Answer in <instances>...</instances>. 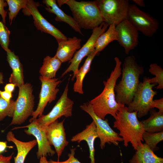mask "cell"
I'll use <instances>...</instances> for the list:
<instances>
[{
  "instance_id": "6da1fadb",
  "label": "cell",
  "mask_w": 163,
  "mask_h": 163,
  "mask_svg": "<svg viewBox=\"0 0 163 163\" xmlns=\"http://www.w3.org/2000/svg\"><path fill=\"white\" fill-rule=\"evenodd\" d=\"M115 66L107 80L104 81V88L101 93L89 101L94 113L105 120L106 116L110 114L115 119L121 104L115 100V87L117 79L122 73V62L119 58H114Z\"/></svg>"
},
{
  "instance_id": "7a4b0ae2",
  "label": "cell",
  "mask_w": 163,
  "mask_h": 163,
  "mask_svg": "<svg viewBox=\"0 0 163 163\" xmlns=\"http://www.w3.org/2000/svg\"><path fill=\"white\" fill-rule=\"evenodd\" d=\"M121 72V80L115 87V100L118 103L128 105L133 101L144 69L138 64L135 57L131 55L125 58Z\"/></svg>"
},
{
  "instance_id": "3957f363",
  "label": "cell",
  "mask_w": 163,
  "mask_h": 163,
  "mask_svg": "<svg viewBox=\"0 0 163 163\" xmlns=\"http://www.w3.org/2000/svg\"><path fill=\"white\" fill-rule=\"evenodd\" d=\"M113 127L119 131V135L122 138L125 147L130 143L136 150L142 144L145 130L143 123L138 119L136 111L129 112L127 107L122 104L117 113Z\"/></svg>"
},
{
  "instance_id": "277c9868",
  "label": "cell",
  "mask_w": 163,
  "mask_h": 163,
  "mask_svg": "<svg viewBox=\"0 0 163 163\" xmlns=\"http://www.w3.org/2000/svg\"><path fill=\"white\" fill-rule=\"evenodd\" d=\"M65 4L69 6L73 18L81 28L93 30L103 22L95 1L66 0Z\"/></svg>"
},
{
  "instance_id": "5b68a950",
  "label": "cell",
  "mask_w": 163,
  "mask_h": 163,
  "mask_svg": "<svg viewBox=\"0 0 163 163\" xmlns=\"http://www.w3.org/2000/svg\"><path fill=\"white\" fill-rule=\"evenodd\" d=\"M148 78L144 77L143 82H139L133 101L127 107L129 112L136 111L139 118L146 115L152 109L153 97L157 93L153 89L156 85L149 83Z\"/></svg>"
},
{
  "instance_id": "8992f818",
  "label": "cell",
  "mask_w": 163,
  "mask_h": 163,
  "mask_svg": "<svg viewBox=\"0 0 163 163\" xmlns=\"http://www.w3.org/2000/svg\"><path fill=\"white\" fill-rule=\"evenodd\" d=\"M103 22L109 26H116L127 19L130 5L128 0H97L95 1Z\"/></svg>"
},
{
  "instance_id": "52a82bcc",
  "label": "cell",
  "mask_w": 163,
  "mask_h": 163,
  "mask_svg": "<svg viewBox=\"0 0 163 163\" xmlns=\"http://www.w3.org/2000/svg\"><path fill=\"white\" fill-rule=\"evenodd\" d=\"M33 86L27 83L19 88L18 98L13 116L10 125H20L23 123L31 116L34 105V97L33 94Z\"/></svg>"
},
{
  "instance_id": "ba28073f",
  "label": "cell",
  "mask_w": 163,
  "mask_h": 163,
  "mask_svg": "<svg viewBox=\"0 0 163 163\" xmlns=\"http://www.w3.org/2000/svg\"><path fill=\"white\" fill-rule=\"evenodd\" d=\"M92 118L96 125L97 138L100 140V146L101 149L105 147L106 143L113 144L118 146L120 142L123 141L122 138L119 133L116 132L110 126L107 119L103 120L97 117L94 113L92 107L88 103L83 104L80 106Z\"/></svg>"
},
{
  "instance_id": "9c48e42d",
  "label": "cell",
  "mask_w": 163,
  "mask_h": 163,
  "mask_svg": "<svg viewBox=\"0 0 163 163\" xmlns=\"http://www.w3.org/2000/svg\"><path fill=\"white\" fill-rule=\"evenodd\" d=\"M127 19L138 32L149 37L153 36L159 27L156 19L141 10L135 4L130 5Z\"/></svg>"
},
{
  "instance_id": "30bf717a",
  "label": "cell",
  "mask_w": 163,
  "mask_h": 163,
  "mask_svg": "<svg viewBox=\"0 0 163 163\" xmlns=\"http://www.w3.org/2000/svg\"><path fill=\"white\" fill-rule=\"evenodd\" d=\"M68 83L63 93L51 111L47 114L42 115L36 119L37 122L42 128H45L62 116L68 117L72 115L74 102L68 96Z\"/></svg>"
},
{
  "instance_id": "8fae6325",
  "label": "cell",
  "mask_w": 163,
  "mask_h": 163,
  "mask_svg": "<svg viewBox=\"0 0 163 163\" xmlns=\"http://www.w3.org/2000/svg\"><path fill=\"white\" fill-rule=\"evenodd\" d=\"M40 5L38 2L28 0L26 8L23 10V12L25 15H32L34 26L37 29L42 32L52 36L56 39L58 43L67 39L66 37L41 15L38 8Z\"/></svg>"
},
{
  "instance_id": "7c38bea8",
  "label": "cell",
  "mask_w": 163,
  "mask_h": 163,
  "mask_svg": "<svg viewBox=\"0 0 163 163\" xmlns=\"http://www.w3.org/2000/svg\"><path fill=\"white\" fill-rule=\"evenodd\" d=\"M108 26L107 24L103 22L99 26L93 30L92 34L87 42L76 51L72 59L69 62L70 64L62 74V77L67 73L72 71L73 75L72 80H73L78 70L79 66L81 61L84 57L88 56L94 50V45L97 39L106 31Z\"/></svg>"
},
{
  "instance_id": "4fadbf2b",
  "label": "cell",
  "mask_w": 163,
  "mask_h": 163,
  "mask_svg": "<svg viewBox=\"0 0 163 163\" xmlns=\"http://www.w3.org/2000/svg\"><path fill=\"white\" fill-rule=\"evenodd\" d=\"M39 79L41 83V88L39 94V100L37 107L33 112L32 117L29 120L31 122L40 117L42 115L44 109L48 103H50L55 100L59 89L57 86L61 82L58 79H49L40 76Z\"/></svg>"
},
{
  "instance_id": "5bb4252c",
  "label": "cell",
  "mask_w": 163,
  "mask_h": 163,
  "mask_svg": "<svg viewBox=\"0 0 163 163\" xmlns=\"http://www.w3.org/2000/svg\"><path fill=\"white\" fill-rule=\"evenodd\" d=\"M116 30L117 41L124 49L125 53L129 54L138 45V31L127 19L116 25Z\"/></svg>"
},
{
  "instance_id": "9a60e30c",
  "label": "cell",
  "mask_w": 163,
  "mask_h": 163,
  "mask_svg": "<svg viewBox=\"0 0 163 163\" xmlns=\"http://www.w3.org/2000/svg\"><path fill=\"white\" fill-rule=\"evenodd\" d=\"M27 128L24 132L27 135H32L36 138L38 145L37 152V158L40 159L41 156L46 157L47 155L53 156L56 152L52 149L47 139L45 129L42 128L37 122L36 119L32 120L26 126L15 127L13 129Z\"/></svg>"
},
{
  "instance_id": "2e32d148",
  "label": "cell",
  "mask_w": 163,
  "mask_h": 163,
  "mask_svg": "<svg viewBox=\"0 0 163 163\" xmlns=\"http://www.w3.org/2000/svg\"><path fill=\"white\" fill-rule=\"evenodd\" d=\"M65 119L59 122L58 120L51 123L45 129L46 135L50 145H53L55 149L59 161L60 156L65 147L69 143L67 141L64 126Z\"/></svg>"
},
{
  "instance_id": "e0dca14e",
  "label": "cell",
  "mask_w": 163,
  "mask_h": 163,
  "mask_svg": "<svg viewBox=\"0 0 163 163\" xmlns=\"http://www.w3.org/2000/svg\"><path fill=\"white\" fill-rule=\"evenodd\" d=\"M82 40L77 37L69 38L58 43V46L55 56L62 63L70 61L77 50L81 48Z\"/></svg>"
},
{
  "instance_id": "ac0fdd59",
  "label": "cell",
  "mask_w": 163,
  "mask_h": 163,
  "mask_svg": "<svg viewBox=\"0 0 163 163\" xmlns=\"http://www.w3.org/2000/svg\"><path fill=\"white\" fill-rule=\"evenodd\" d=\"M97 138L96 125L93 120L90 124L86 126L85 129L73 136L71 140L72 142H77L79 143L83 140L86 141L89 149V158L91 159V163H95L94 142Z\"/></svg>"
},
{
  "instance_id": "d6986e66",
  "label": "cell",
  "mask_w": 163,
  "mask_h": 163,
  "mask_svg": "<svg viewBox=\"0 0 163 163\" xmlns=\"http://www.w3.org/2000/svg\"><path fill=\"white\" fill-rule=\"evenodd\" d=\"M43 3L46 7L45 9L49 12L56 15V21L63 22L68 24L76 32L83 35L81 28L73 17L65 13L57 5L55 0H44Z\"/></svg>"
},
{
  "instance_id": "ffe728a7",
  "label": "cell",
  "mask_w": 163,
  "mask_h": 163,
  "mask_svg": "<svg viewBox=\"0 0 163 163\" xmlns=\"http://www.w3.org/2000/svg\"><path fill=\"white\" fill-rule=\"evenodd\" d=\"M6 53L7 61L12 70L9 78V82L19 88L24 84L22 65L18 56L14 52L9 50Z\"/></svg>"
},
{
  "instance_id": "44dd1931",
  "label": "cell",
  "mask_w": 163,
  "mask_h": 163,
  "mask_svg": "<svg viewBox=\"0 0 163 163\" xmlns=\"http://www.w3.org/2000/svg\"><path fill=\"white\" fill-rule=\"evenodd\" d=\"M6 139L8 141L14 143L17 148V154L14 157V163H24L28 153L37 144L36 139L27 142L21 141L15 138L11 131L8 133Z\"/></svg>"
},
{
  "instance_id": "7402d4cb",
  "label": "cell",
  "mask_w": 163,
  "mask_h": 163,
  "mask_svg": "<svg viewBox=\"0 0 163 163\" xmlns=\"http://www.w3.org/2000/svg\"><path fill=\"white\" fill-rule=\"evenodd\" d=\"M129 163H163V158L155 155L145 143L139 145Z\"/></svg>"
},
{
  "instance_id": "603a6c76",
  "label": "cell",
  "mask_w": 163,
  "mask_h": 163,
  "mask_svg": "<svg viewBox=\"0 0 163 163\" xmlns=\"http://www.w3.org/2000/svg\"><path fill=\"white\" fill-rule=\"evenodd\" d=\"M150 115L147 119L141 121L145 131L156 133L163 131V113L152 109Z\"/></svg>"
},
{
  "instance_id": "cb8c5ba5",
  "label": "cell",
  "mask_w": 163,
  "mask_h": 163,
  "mask_svg": "<svg viewBox=\"0 0 163 163\" xmlns=\"http://www.w3.org/2000/svg\"><path fill=\"white\" fill-rule=\"evenodd\" d=\"M98 53L94 49L88 56L83 66L78 69L75 78L76 80L73 87L74 91L81 94H83V82L86 74L90 69L92 61Z\"/></svg>"
},
{
  "instance_id": "d4e9b609",
  "label": "cell",
  "mask_w": 163,
  "mask_h": 163,
  "mask_svg": "<svg viewBox=\"0 0 163 163\" xmlns=\"http://www.w3.org/2000/svg\"><path fill=\"white\" fill-rule=\"evenodd\" d=\"M62 63L55 56L53 57L46 56L44 59L43 65L39 71L41 76L49 79L55 78Z\"/></svg>"
},
{
  "instance_id": "484cf974",
  "label": "cell",
  "mask_w": 163,
  "mask_h": 163,
  "mask_svg": "<svg viewBox=\"0 0 163 163\" xmlns=\"http://www.w3.org/2000/svg\"><path fill=\"white\" fill-rule=\"evenodd\" d=\"M117 40L116 25L114 24H111L109 26L108 29L98 38L94 45V49L98 53L109 43Z\"/></svg>"
},
{
  "instance_id": "4316f807",
  "label": "cell",
  "mask_w": 163,
  "mask_h": 163,
  "mask_svg": "<svg viewBox=\"0 0 163 163\" xmlns=\"http://www.w3.org/2000/svg\"><path fill=\"white\" fill-rule=\"evenodd\" d=\"M28 0H6L8 6V15L10 25L11 24L14 19L20 10L25 8Z\"/></svg>"
},
{
  "instance_id": "83f0119b",
  "label": "cell",
  "mask_w": 163,
  "mask_h": 163,
  "mask_svg": "<svg viewBox=\"0 0 163 163\" xmlns=\"http://www.w3.org/2000/svg\"><path fill=\"white\" fill-rule=\"evenodd\" d=\"M149 72L155 77L151 78H148V81L150 84H158L155 88L157 89L163 88V69L157 64H151L149 66Z\"/></svg>"
},
{
  "instance_id": "f1b7e54d",
  "label": "cell",
  "mask_w": 163,
  "mask_h": 163,
  "mask_svg": "<svg viewBox=\"0 0 163 163\" xmlns=\"http://www.w3.org/2000/svg\"><path fill=\"white\" fill-rule=\"evenodd\" d=\"M142 138L146 144L153 151L157 149L158 144L163 140V131L149 133L145 131Z\"/></svg>"
},
{
  "instance_id": "f546056e",
  "label": "cell",
  "mask_w": 163,
  "mask_h": 163,
  "mask_svg": "<svg viewBox=\"0 0 163 163\" xmlns=\"http://www.w3.org/2000/svg\"><path fill=\"white\" fill-rule=\"evenodd\" d=\"M15 105V101L11 99L10 101H7L0 96V121L7 116L13 117Z\"/></svg>"
},
{
  "instance_id": "4dcf8cb0",
  "label": "cell",
  "mask_w": 163,
  "mask_h": 163,
  "mask_svg": "<svg viewBox=\"0 0 163 163\" xmlns=\"http://www.w3.org/2000/svg\"><path fill=\"white\" fill-rule=\"evenodd\" d=\"M10 34V31L3 22L0 21V45L6 52L10 50L8 46Z\"/></svg>"
},
{
  "instance_id": "1f68e13d",
  "label": "cell",
  "mask_w": 163,
  "mask_h": 163,
  "mask_svg": "<svg viewBox=\"0 0 163 163\" xmlns=\"http://www.w3.org/2000/svg\"><path fill=\"white\" fill-rule=\"evenodd\" d=\"M75 148L70 149V153L68 154L69 158L67 160L62 161H56L52 159L49 161V163H81L75 157Z\"/></svg>"
},
{
  "instance_id": "d6a6232c",
  "label": "cell",
  "mask_w": 163,
  "mask_h": 163,
  "mask_svg": "<svg viewBox=\"0 0 163 163\" xmlns=\"http://www.w3.org/2000/svg\"><path fill=\"white\" fill-rule=\"evenodd\" d=\"M7 3L5 0H0V15L2 19V22L5 25V19L7 11L4 9V7L7 6Z\"/></svg>"
},
{
  "instance_id": "836d02e7",
  "label": "cell",
  "mask_w": 163,
  "mask_h": 163,
  "mask_svg": "<svg viewBox=\"0 0 163 163\" xmlns=\"http://www.w3.org/2000/svg\"><path fill=\"white\" fill-rule=\"evenodd\" d=\"M152 109L156 108L158 109V111L163 113V98L153 100L151 104Z\"/></svg>"
},
{
  "instance_id": "e575fe53",
  "label": "cell",
  "mask_w": 163,
  "mask_h": 163,
  "mask_svg": "<svg viewBox=\"0 0 163 163\" xmlns=\"http://www.w3.org/2000/svg\"><path fill=\"white\" fill-rule=\"evenodd\" d=\"M0 96L7 101H10L12 97V93L6 91H2L0 90Z\"/></svg>"
},
{
  "instance_id": "d590c367",
  "label": "cell",
  "mask_w": 163,
  "mask_h": 163,
  "mask_svg": "<svg viewBox=\"0 0 163 163\" xmlns=\"http://www.w3.org/2000/svg\"><path fill=\"white\" fill-rule=\"evenodd\" d=\"M14 154L13 152L10 155L5 156L0 154V163H11V161Z\"/></svg>"
},
{
  "instance_id": "8d00e7d4",
  "label": "cell",
  "mask_w": 163,
  "mask_h": 163,
  "mask_svg": "<svg viewBox=\"0 0 163 163\" xmlns=\"http://www.w3.org/2000/svg\"><path fill=\"white\" fill-rule=\"evenodd\" d=\"M16 87L14 84L10 83L6 85L4 87L5 91L12 93L14 91Z\"/></svg>"
},
{
  "instance_id": "74e56055",
  "label": "cell",
  "mask_w": 163,
  "mask_h": 163,
  "mask_svg": "<svg viewBox=\"0 0 163 163\" xmlns=\"http://www.w3.org/2000/svg\"><path fill=\"white\" fill-rule=\"evenodd\" d=\"M12 147L7 146V143L6 142H0V154L4 152L7 148H12Z\"/></svg>"
},
{
  "instance_id": "f35d334b",
  "label": "cell",
  "mask_w": 163,
  "mask_h": 163,
  "mask_svg": "<svg viewBox=\"0 0 163 163\" xmlns=\"http://www.w3.org/2000/svg\"><path fill=\"white\" fill-rule=\"evenodd\" d=\"M132 1L135 4L140 7H144L145 6V4L143 0H133Z\"/></svg>"
},
{
  "instance_id": "ab89813d",
  "label": "cell",
  "mask_w": 163,
  "mask_h": 163,
  "mask_svg": "<svg viewBox=\"0 0 163 163\" xmlns=\"http://www.w3.org/2000/svg\"><path fill=\"white\" fill-rule=\"evenodd\" d=\"M39 163H49L46 159V157L42 156L40 158Z\"/></svg>"
},
{
  "instance_id": "60d3db41",
  "label": "cell",
  "mask_w": 163,
  "mask_h": 163,
  "mask_svg": "<svg viewBox=\"0 0 163 163\" xmlns=\"http://www.w3.org/2000/svg\"><path fill=\"white\" fill-rule=\"evenodd\" d=\"M66 0H58L56 2L59 7H61L63 5L65 4Z\"/></svg>"
},
{
  "instance_id": "b9f144b4",
  "label": "cell",
  "mask_w": 163,
  "mask_h": 163,
  "mask_svg": "<svg viewBox=\"0 0 163 163\" xmlns=\"http://www.w3.org/2000/svg\"><path fill=\"white\" fill-rule=\"evenodd\" d=\"M4 76L2 72H0V84L4 83Z\"/></svg>"
}]
</instances>
